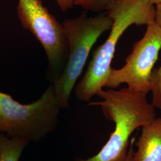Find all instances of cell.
Masks as SVG:
<instances>
[{
    "label": "cell",
    "instance_id": "6da1fadb",
    "mask_svg": "<svg viewBox=\"0 0 161 161\" xmlns=\"http://www.w3.org/2000/svg\"><path fill=\"white\" fill-rule=\"evenodd\" d=\"M97 96L102 100L90 102L89 105L100 106L105 118L114 122V130L96 155L75 161H125L131 134L155 119V108L148 102L147 94L128 87L118 90L103 89Z\"/></svg>",
    "mask_w": 161,
    "mask_h": 161
},
{
    "label": "cell",
    "instance_id": "7a4b0ae2",
    "mask_svg": "<svg viewBox=\"0 0 161 161\" xmlns=\"http://www.w3.org/2000/svg\"><path fill=\"white\" fill-rule=\"evenodd\" d=\"M106 11L113 24L109 36L93 53L85 74L75 87L80 101L89 102L105 87L116 47L125 31L132 25L147 26L155 21V7L148 0H115Z\"/></svg>",
    "mask_w": 161,
    "mask_h": 161
},
{
    "label": "cell",
    "instance_id": "3957f363",
    "mask_svg": "<svg viewBox=\"0 0 161 161\" xmlns=\"http://www.w3.org/2000/svg\"><path fill=\"white\" fill-rule=\"evenodd\" d=\"M61 109L52 84L39 99L26 104L0 91V133L38 142L56 130Z\"/></svg>",
    "mask_w": 161,
    "mask_h": 161
},
{
    "label": "cell",
    "instance_id": "277c9868",
    "mask_svg": "<svg viewBox=\"0 0 161 161\" xmlns=\"http://www.w3.org/2000/svg\"><path fill=\"white\" fill-rule=\"evenodd\" d=\"M69 44L67 62L62 75L53 82V87L61 109H68L76 82L82 74L92 47L102 34L110 30L113 20L106 13L88 17L82 13L62 23Z\"/></svg>",
    "mask_w": 161,
    "mask_h": 161
},
{
    "label": "cell",
    "instance_id": "5b68a950",
    "mask_svg": "<svg viewBox=\"0 0 161 161\" xmlns=\"http://www.w3.org/2000/svg\"><path fill=\"white\" fill-rule=\"evenodd\" d=\"M17 13L23 28L34 35L44 48L49 75L54 82L62 75L69 54L63 24L43 6L41 0H19Z\"/></svg>",
    "mask_w": 161,
    "mask_h": 161
},
{
    "label": "cell",
    "instance_id": "8992f818",
    "mask_svg": "<svg viewBox=\"0 0 161 161\" xmlns=\"http://www.w3.org/2000/svg\"><path fill=\"white\" fill-rule=\"evenodd\" d=\"M161 49V28L153 22L143 38L136 42L120 69L110 71L105 87L114 89L122 84L136 92L148 94L152 88V74Z\"/></svg>",
    "mask_w": 161,
    "mask_h": 161
},
{
    "label": "cell",
    "instance_id": "52a82bcc",
    "mask_svg": "<svg viewBox=\"0 0 161 161\" xmlns=\"http://www.w3.org/2000/svg\"><path fill=\"white\" fill-rule=\"evenodd\" d=\"M142 128L141 135L134 143L137 149L132 161H161V118H156Z\"/></svg>",
    "mask_w": 161,
    "mask_h": 161
},
{
    "label": "cell",
    "instance_id": "ba28073f",
    "mask_svg": "<svg viewBox=\"0 0 161 161\" xmlns=\"http://www.w3.org/2000/svg\"><path fill=\"white\" fill-rule=\"evenodd\" d=\"M29 143L25 138H10L0 133V161H19Z\"/></svg>",
    "mask_w": 161,
    "mask_h": 161
},
{
    "label": "cell",
    "instance_id": "9c48e42d",
    "mask_svg": "<svg viewBox=\"0 0 161 161\" xmlns=\"http://www.w3.org/2000/svg\"><path fill=\"white\" fill-rule=\"evenodd\" d=\"M152 103L156 109L161 110V65L153 69L152 74Z\"/></svg>",
    "mask_w": 161,
    "mask_h": 161
},
{
    "label": "cell",
    "instance_id": "30bf717a",
    "mask_svg": "<svg viewBox=\"0 0 161 161\" xmlns=\"http://www.w3.org/2000/svg\"><path fill=\"white\" fill-rule=\"evenodd\" d=\"M115 0H75V6H80L86 10L100 12L106 10L107 7Z\"/></svg>",
    "mask_w": 161,
    "mask_h": 161
},
{
    "label": "cell",
    "instance_id": "8fae6325",
    "mask_svg": "<svg viewBox=\"0 0 161 161\" xmlns=\"http://www.w3.org/2000/svg\"><path fill=\"white\" fill-rule=\"evenodd\" d=\"M63 12H66L75 5V0H55Z\"/></svg>",
    "mask_w": 161,
    "mask_h": 161
},
{
    "label": "cell",
    "instance_id": "7c38bea8",
    "mask_svg": "<svg viewBox=\"0 0 161 161\" xmlns=\"http://www.w3.org/2000/svg\"><path fill=\"white\" fill-rule=\"evenodd\" d=\"M155 22L161 28V3L155 7Z\"/></svg>",
    "mask_w": 161,
    "mask_h": 161
},
{
    "label": "cell",
    "instance_id": "4fadbf2b",
    "mask_svg": "<svg viewBox=\"0 0 161 161\" xmlns=\"http://www.w3.org/2000/svg\"><path fill=\"white\" fill-rule=\"evenodd\" d=\"M134 143H135V138H132L130 140L128 153L125 161H132V158H133V155L134 152Z\"/></svg>",
    "mask_w": 161,
    "mask_h": 161
},
{
    "label": "cell",
    "instance_id": "5bb4252c",
    "mask_svg": "<svg viewBox=\"0 0 161 161\" xmlns=\"http://www.w3.org/2000/svg\"><path fill=\"white\" fill-rule=\"evenodd\" d=\"M150 4L152 5H157L161 3V0H148Z\"/></svg>",
    "mask_w": 161,
    "mask_h": 161
}]
</instances>
